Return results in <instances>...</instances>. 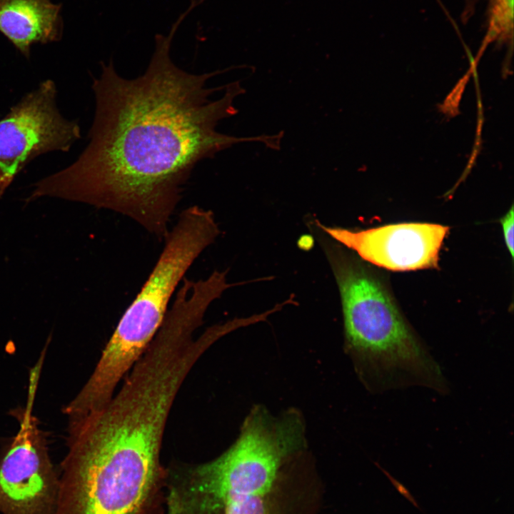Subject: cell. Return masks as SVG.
<instances>
[{
	"label": "cell",
	"mask_w": 514,
	"mask_h": 514,
	"mask_svg": "<svg viewBox=\"0 0 514 514\" xmlns=\"http://www.w3.org/2000/svg\"><path fill=\"white\" fill-rule=\"evenodd\" d=\"M182 19V18H181ZM181 17L167 36H156L146 72L120 76L113 63H101L92 84L95 116L90 142L64 169L36 182L27 202L55 197L128 217L164 238L196 164L261 136L236 137L216 131L218 123L238 113L239 81L207 88V81L228 69L193 74L169 56Z\"/></svg>",
	"instance_id": "1"
},
{
	"label": "cell",
	"mask_w": 514,
	"mask_h": 514,
	"mask_svg": "<svg viewBox=\"0 0 514 514\" xmlns=\"http://www.w3.org/2000/svg\"><path fill=\"white\" fill-rule=\"evenodd\" d=\"M328 256L341 294L347 348L366 382L383 390L420 385L444 391L438 365L383 282L339 249L331 248Z\"/></svg>",
	"instance_id": "2"
},
{
	"label": "cell",
	"mask_w": 514,
	"mask_h": 514,
	"mask_svg": "<svg viewBox=\"0 0 514 514\" xmlns=\"http://www.w3.org/2000/svg\"><path fill=\"white\" fill-rule=\"evenodd\" d=\"M219 233L211 211L191 206L180 213L164 237L163 250L147 280L124 313L84 385L89 397L101 403L111 398L161 326L186 273Z\"/></svg>",
	"instance_id": "3"
},
{
	"label": "cell",
	"mask_w": 514,
	"mask_h": 514,
	"mask_svg": "<svg viewBox=\"0 0 514 514\" xmlns=\"http://www.w3.org/2000/svg\"><path fill=\"white\" fill-rule=\"evenodd\" d=\"M41 368L30 372L26 406L14 411L16 433L0 450V513L54 514L60 480L46 433L33 413Z\"/></svg>",
	"instance_id": "4"
},
{
	"label": "cell",
	"mask_w": 514,
	"mask_h": 514,
	"mask_svg": "<svg viewBox=\"0 0 514 514\" xmlns=\"http://www.w3.org/2000/svg\"><path fill=\"white\" fill-rule=\"evenodd\" d=\"M56 94L54 82L44 81L0 119V198L36 157L49 151H68L81 138L78 123L60 114Z\"/></svg>",
	"instance_id": "5"
},
{
	"label": "cell",
	"mask_w": 514,
	"mask_h": 514,
	"mask_svg": "<svg viewBox=\"0 0 514 514\" xmlns=\"http://www.w3.org/2000/svg\"><path fill=\"white\" fill-rule=\"evenodd\" d=\"M318 226L361 258L394 271L437 268L449 228L428 223H400L366 230Z\"/></svg>",
	"instance_id": "6"
},
{
	"label": "cell",
	"mask_w": 514,
	"mask_h": 514,
	"mask_svg": "<svg viewBox=\"0 0 514 514\" xmlns=\"http://www.w3.org/2000/svg\"><path fill=\"white\" fill-rule=\"evenodd\" d=\"M59 12L49 0H0V32L29 58L32 44L58 40Z\"/></svg>",
	"instance_id": "7"
},
{
	"label": "cell",
	"mask_w": 514,
	"mask_h": 514,
	"mask_svg": "<svg viewBox=\"0 0 514 514\" xmlns=\"http://www.w3.org/2000/svg\"><path fill=\"white\" fill-rule=\"evenodd\" d=\"M486 11V31L475 57V64L490 44L513 41V0H488Z\"/></svg>",
	"instance_id": "8"
},
{
	"label": "cell",
	"mask_w": 514,
	"mask_h": 514,
	"mask_svg": "<svg viewBox=\"0 0 514 514\" xmlns=\"http://www.w3.org/2000/svg\"><path fill=\"white\" fill-rule=\"evenodd\" d=\"M470 72L460 80L458 85L450 92L441 106V110L450 116L455 115L458 112V107L463 94V90L468 81Z\"/></svg>",
	"instance_id": "9"
},
{
	"label": "cell",
	"mask_w": 514,
	"mask_h": 514,
	"mask_svg": "<svg viewBox=\"0 0 514 514\" xmlns=\"http://www.w3.org/2000/svg\"><path fill=\"white\" fill-rule=\"evenodd\" d=\"M513 219V207L512 206L509 211L500 219L504 241L511 258H513L514 255Z\"/></svg>",
	"instance_id": "10"
},
{
	"label": "cell",
	"mask_w": 514,
	"mask_h": 514,
	"mask_svg": "<svg viewBox=\"0 0 514 514\" xmlns=\"http://www.w3.org/2000/svg\"><path fill=\"white\" fill-rule=\"evenodd\" d=\"M376 465L380 468L381 470L385 474V475L388 478L390 482L392 483V485L394 486V488L396 489V490L403 495L407 500H408L414 507L420 510V511H423L418 505L417 500L414 498V496L411 494V493L409 491V490L400 481H398L397 479H395L394 477H393L388 471H386L385 469H383L382 467H381L378 463H376Z\"/></svg>",
	"instance_id": "11"
},
{
	"label": "cell",
	"mask_w": 514,
	"mask_h": 514,
	"mask_svg": "<svg viewBox=\"0 0 514 514\" xmlns=\"http://www.w3.org/2000/svg\"><path fill=\"white\" fill-rule=\"evenodd\" d=\"M480 0H463L461 16L465 19L472 18Z\"/></svg>",
	"instance_id": "12"
},
{
	"label": "cell",
	"mask_w": 514,
	"mask_h": 514,
	"mask_svg": "<svg viewBox=\"0 0 514 514\" xmlns=\"http://www.w3.org/2000/svg\"><path fill=\"white\" fill-rule=\"evenodd\" d=\"M278 134L280 135V136H281V134H280V133H278ZM280 140H281V139H280ZM279 144H280V143H279ZM278 148H279V146H278ZM278 148H277V149H278Z\"/></svg>",
	"instance_id": "13"
}]
</instances>
